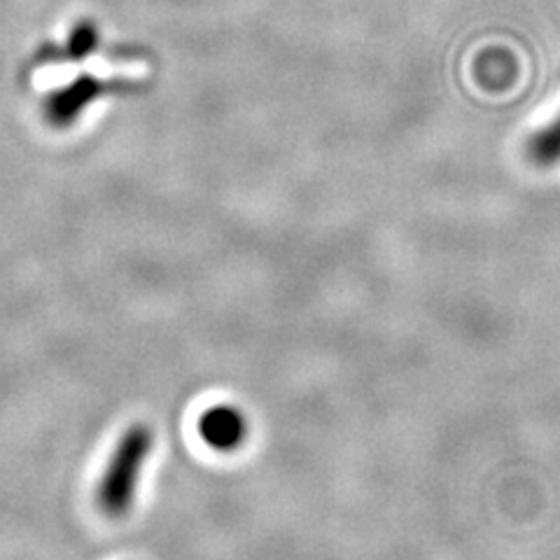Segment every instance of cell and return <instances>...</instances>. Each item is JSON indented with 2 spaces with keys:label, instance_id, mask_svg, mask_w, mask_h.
<instances>
[{
  "label": "cell",
  "instance_id": "cell-1",
  "mask_svg": "<svg viewBox=\"0 0 560 560\" xmlns=\"http://www.w3.org/2000/svg\"><path fill=\"white\" fill-rule=\"evenodd\" d=\"M152 446L154 432L143 423L131 425L121 436L98 486V506L103 514L119 518L131 512L138 493V481L140 475H143V465L152 453Z\"/></svg>",
  "mask_w": 560,
  "mask_h": 560
},
{
  "label": "cell",
  "instance_id": "cell-2",
  "mask_svg": "<svg viewBox=\"0 0 560 560\" xmlns=\"http://www.w3.org/2000/svg\"><path fill=\"white\" fill-rule=\"evenodd\" d=\"M199 434L210 448L232 453L248 440V418L232 405H215L199 418Z\"/></svg>",
  "mask_w": 560,
  "mask_h": 560
},
{
  "label": "cell",
  "instance_id": "cell-3",
  "mask_svg": "<svg viewBox=\"0 0 560 560\" xmlns=\"http://www.w3.org/2000/svg\"><path fill=\"white\" fill-rule=\"evenodd\" d=\"M105 92V84L92 75L78 78L59 92H51L45 101V117L51 127H70L82 115L86 105Z\"/></svg>",
  "mask_w": 560,
  "mask_h": 560
},
{
  "label": "cell",
  "instance_id": "cell-4",
  "mask_svg": "<svg viewBox=\"0 0 560 560\" xmlns=\"http://www.w3.org/2000/svg\"><path fill=\"white\" fill-rule=\"evenodd\" d=\"M528 154L539 166H551L560 162V115L530 138Z\"/></svg>",
  "mask_w": 560,
  "mask_h": 560
},
{
  "label": "cell",
  "instance_id": "cell-5",
  "mask_svg": "<svg viewBox=\"0 0 560 560\" xmlns=\"http://www.w3.org/2000/svg\"><path fill=\"white\" fill-rule=\"evenodd\" d=\"M98 45V33L92 24H80L70 35V59H84Z\"/></svg>",
  "mask_w": 560,
  "mask_h": 560
}]
</instances>
